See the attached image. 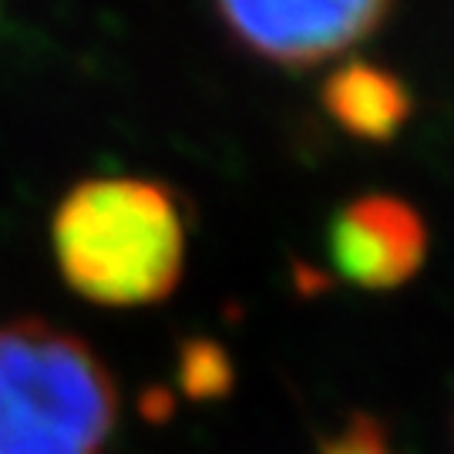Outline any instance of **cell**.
<instances>
[{
  "mask_svg": "<svg viewBox=\"0 0 454 454\" xmlns=\"http://www.w3.org/2000/svg\"><path fill=\"white\" fill-rule=\"evenodd\" d=\"M54 260L71 290L98 307H148L179 286L185 219L152 179H88L54 209Z\"/></svg>",
  "mask_w": 454,
  "mask_h": 454,
  "instance_id": "1",
  "label": "cell"
},
{
  "mask_svg": "<svg viewBox=\"0 0 454 454\" xmlns=\"http://www.w3.org/2000/svg\"><path fill=\"white\" fill-rule=\"evenodd\" d=\"M326 114L360 142H390L407 125L414 101L407 84L371 61H343L320 91Z\"/></svg>",
  "mask_w": 454,
  "mask_h": 454,
  "instance_id": "5",
  "label": "cell"
},
{
  "mask_svg": "<svg viewBox=\"0 0 454 454\" xmlns=\"http://www.w3.org/2000/svg\"><path fill=\"white\" fill-rule=\"evenodd\" d=\"M118 387L98 354L44 320L0 326V454H101Z\"/></svg>",
  "mask_w": 454,
  "mask_h": 454,
  "instance_id": "2",
  "label": "cell"
},
{
  "mask_svg": "<svg viewBox=\"0 0 454 454\" xmlns=\"http://www.w3.org/2000/svg\"><path fill=\"white\" fill-rule=\"evenodd\" d=\"M236 380L229 354L209 337H189L179 347V384L195 401L223 397Z\"/></svg>",
  "mask_w": 454,
  "mask_h": 454,
  "instance_id": "6",
  "label": "cell"
},
{
  "mask_svg": "<svg viewBox=\"0 0 454 454\" xmlns=\"http://www.w3.org/2000/svg\"><path fill=\"white\" fill-rule=\"evenodd\" d=\"M394 0H215L232 37L279 67H317L367 41Z\"/></svg>",
  "mask_w": 454,
  "mask_h": 454,
  "instance_id": "3",
  "label": "cell"
},
{
  "mask_svg": "<svg viewBox=\"0 0 454 454\" xmlns=\"http://www.w3.org/2000/svg\"><path fill=\"white\" fill-rule=\"evenodd\" d=\"M320 454H390L387 434H384V427L373 421V418L354 414L340 434L324 441Z\"/></svg>",
  "mask_w": 454,
  "mask_h": 454,
  "instance_id": "7",
  "label": "cell"
},
{
  "mask_svg": "<svg viewBox=\"0 0 454 454\" xmlns=\"http://www.w3.org/2000/svg\"><path fill=\"white\" fill-rule=\"evenodd\" d=\"M326 249L347 283L360 290H397L424 266L427 226L421 212L397 195H360L330 219Z\"/></svg>",
  "mask_w": 454,
  "mask_h": 454,
  "instance_id": "4",
  "label": "cell"
}]
</instances>
